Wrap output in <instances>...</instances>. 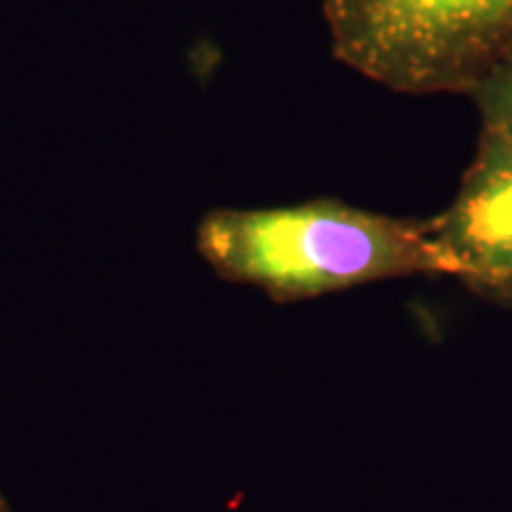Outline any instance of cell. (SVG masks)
<instances>
[{"label":"cell","instance_id":"obj_4","mask_svg":"<svg viewBox=\"0 0 512 512\" xmlns=\"http://www.w3.org/2000/svg\"><path fill=\"white\" fill-rule=\"evenodd\" d=\"M475 100L484 117V136L512 145V60L477 88Z\"/></svg>","mask_w":512,"mask_h":512},{"label":"cell","instance_id":"obj_3","mask_svg":"<svg viewBox=\"0 0 512 512\" xmlns=\"http://www.w3.org/2000/svg\"><path fill=\"white\" fill-rule=\"evenodd\" d=\"M427 223L451 275L479 292L512 280V145L482 136L456 200Z\"/></svg>","mask_w":512,"mask_h":512},{"label":"cell","instance_id":"obj_6","mask_svg":"<svg viewBox=\"0 0 512 512\" xmlns=\"http://www.w3.org/2000/svg\"><path fill=\"white\" fill-rule=\"evenodd\" d=\"M0 512H12V508H10V503L5 501V496L0 494Z\"/></svg>","mask_w":512,"mask_h":512},{"label":"cell","instance_id":"obj_5","mask_svg":"<svg viewBox=\"0 0 512 512\" xmlns=\"http://www.w3.org/2000/svg\"><path fill=\"white\" fill-rule=\"evenodd\" d=\"M484 294H486V297H491V299H498V302L508 304L510 309H512V280H508V283H503V285H496V287H491V290H486Z\"/></svg>","mask_w":512,"mask_h":512},{"label":"cell","instance_id":"obj_2","mask_svg":"<svg viewBox=\"0 0 512 512\" xmlns=\"http://www.w3.org/2000/svg\"><path fill=\"white\" fill-rule=\"evenodd\" d=\"M332 53L396 93H475L512 60V0H323Z\"/></svg>","mask_w":512,"mask_h":512},{"label":"cell","instance_id":"obj_1","mask_svg":"<svg viewBox=\"0 0 512 512\" xmlns=\"http://www.w3.org/2000/svg\"><path fill=\"white\" fill-rule=\"evenodd\" d=\"M197 252L223 280L256 287L278 304L408 275H451L427 221L335 200L214 209L197 226Z\"/></svg>","mask_w":512,"mask_h":512}]
</instances>
